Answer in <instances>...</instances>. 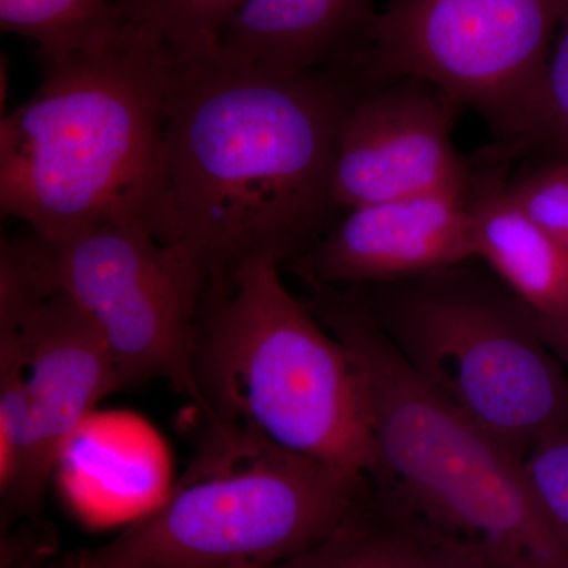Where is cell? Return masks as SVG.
<instances>
[{
    "label": "cell",
    "mask_w": 568,
    "mask_h": 568,
    "mask_svg": "<svg viewBox=\"0 0 568 568\" xmlns=\"http://www.w3.org/2000/svg\"><path fill=\"white\" fill-rule=\"evenodd\" d=\"M364 88L353 70L286 74L166 54L163 241L209 286L253 260L293 264L331 230L339 126Z\"/></svg>",
    "instance_id": "obj_1"
},
{
    "label": "cell",
    "mask_w": 568,
    "mask_h": 568,
    "mask_svg": "<svg viewBox=\"0 0 568 568\" xmlns=\"http://www.w3.org/2000/svg\"><path fill=\"white\" fill-rule=\"evenodd\" d=\"M36 93L0 125V205L39 237L106 222L166 226V52L126 24L40 58Z\"/></svg>",
    "instance_id": "obj_2"
},
{
    "label": "cell",
    "mask_w": 568,
    "mask_h": 568,
    "mask_svg": "<svg viewBox=\"0 0 568 568\" xmlns=\"http://www.w3.org/2000/svg\"><path fill=\"white\" fill-rule=\"evenodd\" d=\"M305 304L364 375L375 440L369 484L425 528L469 541L488 568H568L523 458L407 368L361 287L315 286Z\"/></svg>",
    "instance_id": "obj_3"
},
{
    "label": "cell",
    "mask_w": 568,
    "mask_h": 568,
    "mask_svg": "<svg viewBox=\"0 0 568 568\" xmlns=\"http://www.w3.org/2000/svg\"><path fill=\"white\" fill-rule=\"evenodd\" d=\"M282 265L253 260L205 291L194 376L212 429L369 480L375 465L364 375L347 347L284 286Z\"/></svg>",
    "instance_id": "obj_4"
},
{
    "label": "cell",
    "mask_w": 568,
    "mask_h": 568,
    "mask_svg": "<svg viewBox=\"0 0 568 568\" xmlns=\"http://www.w3.org/2000/svg\"><path fill=\"white\" fill-rule=\"evenodd\" d=\"M407 368L525 459L568 425V375L528 306L476 261L361 287Z\"/></svg>",
    "instance_id": "obj_5"
},
{
    "label": "cell",
    "mask_w": 568,
    "mask_h": 568,
    "mask_svg": "<svg viewBox=\"0 0 568 568\" xmlns=\"http://www.w3.org/2000/svg\"><path fill=\"white\" fill-rule=\"evenodd\" d=\"M234 465L190 481L67 568L278 566L323 547L365 510L369 480L237 429Z\"/></svg>",
    "instance_id": "obj_6"
},
{
    "label": "cell",
    "mask_w": 568,
    "mask_h": 568,
    "mask_svg": "<svg viewBox=\"0 0 568 568\" xmlns=\"http://www.w3.org/2000/svg\"><path fill=\"white\" fill-rule=\"evenodd\" d=\"M48 286L69 295L103 336L122 388L162 379L205 414L197 320L209 282L182 246L141 222H106L18 239Z\"/></svg>",
    "instance_id": "obj_7"
},
{
    "label": "cell",
    "mask_w": 568,
    "mask_h": 568,
    "mask_svg": "<svg viewBox=\"0 0 568 568\" xmlns=\"http://www.w3.org/2000/svg\"><path fill=\"white\" fill-rule=\"evenodd\" d=\"M567 0H392L354 71L364 84L420 78L514 140L544 77Z\"/></svg>",
    "instance_id": "obj_8"
},
{
    "label": "cell",
    "mask_w": 568,
    "mask_h": 568,
    "mask_svg": "<svg viewBox=\"0 0 568 568\" xmlns=\"http://www.w3.org/2000/svg\"><path fill=\"white\" fill-rule=\"evenodd\" d=\"M0 321L13 324L26 364L31 458L17 514L40 506L78 429L104 396L122 390L103 336L69 295L48 286L17 241H2Z\"/></svg>",
    "instance_id": "obj_9"
},
{
    "label": "cell",
    "mask_w": 568,
    "mask_h": 568,
    "mask_svg": "<svg viewBox=\"0 0 568 568\" xmlns=\"http://www.w3.org/2000/svg\"><path fill=\"white\" fill-rule=\"evenodd\" d=\"M458 108L420 78L364 84L336 141L334 194L339 209L469 185L470 163L452 136Z\"/></svg>",
    "instance_id": "obj_10"
},
{
    "label": "cell",
    "mask_w": 568,
    "mask_h": 568,
    "mask_svg": "<svg viewBox=\"0 0 568 568\" xmlns=\"http://www.w3.org/2000/svg\"><path fill=\"white\" fill-rule=\"evenodd\" d=\"M469 185L349 209L291 265L308 287H365L476 261Z\"/></svg>",
    "instance_id": "obj_11"
},
{
    "label": "cell",
    "mask_w": 568,
    "mask_h": 568,
    "mask_svg": "<svg viewBox=\"0 0 568 568\" xmlns=\"http://www.w3.org/2000/svg\"><path fill=\"white\" fill-rule=\"evenodd\" d=\"M375 0H244L216 51L278 73L354 70Z\"/></svg>",
    "instance_id": "obj_12"
},
{
    "label": "cell",
    "mask_w": 568,
    "mask_h": 568,
    "mask_svg": "<svg viewBox=\"0 0 568 568\" xmlns=\"http://www.w3.org/2000/svg\"><path fill=\"white\" fill-rule=\"evenodd\" d=\"M467 207L476 261L534 315H567L568 250L523 209L510 183L473 174Z\"/></svg>",
    "instance_id": "obj_13"
},
{
    "label": "cell",
    "mask_w": 568,
    "mask_h": 568,
    "mask_svg": "<svg viewBox=\"0 0 568 568\" xmlns=\"http://www.w3.org/2000/svg\"><path fill=\"white\" fill-rule=\"evenodd\" d=\"M2 32L36 40L40 58L99 47L126 29L114 0H0Z\"/></svg>",
    "instance_id": "obj_14"
},
{
    "label": "cell",
    "mask_w": 568,
    "mask_h": 568,
    "mask_svg": "<svg viewBox=\"0 0 568 568\" xmlns=\"http://www.w3.org/2000/svg\"><path fill=\"white\" fill-rule=\"evenodd\" d=\"M130 28L174 58L207 54L244 0H114Z\"/></svg>",
    "instance_id": "obj_15"
},
{
    "label": "cell",
    "mask_w": 568,
    "mask_h": 568,
    "mask_svg": "<svg viewBox=\"0 0 568 568\" xmlns=\"http://www.w3.org/2000/svg\"><path fill=\"white\" fill-rule=\"evenodd\" d=\"M32 417L17 328L0 321V496L17 511L31 458Z\"/></svg>",
    "instance_id": "obj_16"
},
{
    "label": "cell",
    "mask_w": 568,
    "mask_h": 568,
    "mask_svg": "<svg viewBox=\"0 0 568 568\" xmlns=\"http://www.w3.org/2000/svg\"><path fill=\"white\" fill-rule=\"evenodd\" d=\"M518 153L568 159V0L528 115L517 136L495 151L496 159Z\"/></svg>",
    "instance_id": "obj_17"
},
{
    "label": "cell",
    "mask_w": 568,
    "mask_h": 568,
    "mask_svg": "<svg viewBox=\"0 0 568 568\" xmlns=\"http://www.w3.org/2000/svg\"><path fill=\"white\" fill-rule=\"evenodd\" d=\"M283 568H422L416 528H373L365 510L323 547L282 564Z\"/></svg>",
    "instance_id": "obj_18"
},
{
    "label": "cell",
    "mask_w": 568,
    "mask_h": 568,
    "mask_svg": "<svg viewBox=\"0 0 568 568\" xmlns=\"http://www.w3.org/2000/svg\"><path fill=\"white\" fill-rule=\"evenodd\" d=\"M523 466L538 506L568 552V425L534 444Z\"/></svg>",
    "instance_id": "obj_19"
},
{
    "label": "cell",
    "mask_w": 568,
    "mask_h": 568,
    "mask_svg": "<svg viewBox=\"0 0 568 568\" xmlns=\"http://www.w3.org/2000/svg\"><path fill=\"white\" fill-rule=\"evenodd\" d=\"M519 204L568 250V159L547 160L510 183Z\"/></svg>",
    "instance_id": "obj_20"
},
{
    "label": "cell",
    "mask_w": 568,
    "mask_h": 568,
    "mask_svg": "<svg viewBox=\"0 0 568 568\" xmlns=\"http://www.w3.org/2000/svg\"><path fill=\"white\" fill-rule=\"evenodd\" d=\"M417 530L420 534L422 568H488L480 551L469 541L428 528Z\"/></svg>",
    "instance_id": "obj_21"
},
{
    "label": "cell",
    "mask_w": 568,
    "mask_h": 568,
    "mask_svg": "<svg viewBox=\"0 0 568 568\" xmlns=\"http://www.w3.org/2000/svg\"><path fill=\"white\" fill-rule=\"evenodd\" d=\"M534 317H536L538 334L568 375V313L562 316L534 315Z\"/></svg>",
    "instance_id": "obj_22"
},
{
    "label": "cell",
    "mask_w": 568,
    "mask_h": 568,
    "mask_svg": "<svg viewBox=\"0 0 568 568\" xmlns=\"http://www.w3.org/2000/svg\"><path fill=\"white\" fill-rule=\"evenodd\" d=\"M223 568H283L282 564L278 566H257V564H235V566H227Z\"/></svg>",
    "instance_id": "obj_23"
},
{
    "label": "cell",
    "mask_w": 568,
    "mask_h": 568,
    "mask_svg": "<svg viewBox=\"0 0 568 568\" xmlns=\"http://www.w3.org/2000/svg\"><path fill=\"white\" fill-rule=\"evenodd\" d=\"M26 568H28V567H26ZM63 568H67V567H63Z\"/></svg>",
    "instance_id": "obj_24"
}]
</instances>
